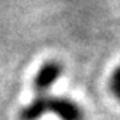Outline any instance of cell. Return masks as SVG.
I'll return each mask as SVG.
<instances>
[{
	"label": "cell",
	"mask_w": 120,
	"mask_h": 120,
	"mask_svg": "<svg viewBox=\"0 0 120 120\" xmlns=\"http://www.w3.org/2000/svg\"><path fill=\"white\" fill-rule=\"evenodd\" d=\"M45 112H52L60 120H84V112L77 102L63 96L38 95L18 112V120H39Z\"/></svg>",
	"instance_id": "6da1fadb"
},
{
	"label": "cell",
	"mask_w": 120,
	"mask_h": 120,
	"mask_svg": "<svg viewBox=\"0 0 120 120\" xmlns=\"http://www.w3.org/2000/svg\"><path fill=\"white\" fill-rule=\"evenodd\" d=\"M62 72H63V66L57 60H50V62L44 63L33 78L35 92L38 95H45V92L60 78Z\"/></svg>",
	"instance_id": "7a4b0ae2"
},
{
	"label": "cell",
	"mask_w": 120,
	"mask_h": 120,
	"mask_svg": "<svg viewBox=\"0 0 120 120\" xmlns=\"http://www.w3.org/2000/svg\"><path fill=\"white\" fill-rule=\"evenodd\" d=\"M110 89H111L112 95H114V96L120 101V66L116 68V71H114V72H112V75H111Z\"/></svg>",
	"instance_id": "3957f363"
}]
</instances>
